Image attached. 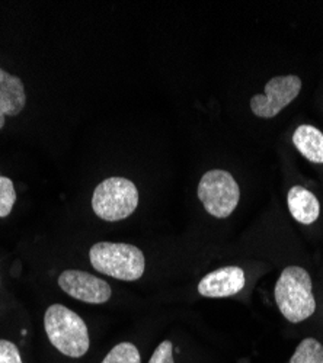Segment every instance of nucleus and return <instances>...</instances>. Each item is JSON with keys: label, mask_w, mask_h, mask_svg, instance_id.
I'll return each mask as SVG.
<instances>
[{"label": "nucleus", "mask_w": 323, "mask_h": 363, "mask_svg": "<svg viewBox=\"0 0 323 363\" xmlns=\"http://www.w3.org/2000/svg\"><path fill=\"white\" fill-rule=\"evenodd\" d=\"M274 296L278 310L292 324L310 318L316 311L312 278L300 266H288L281 272Z\"/></svg>", "instance_id": "obj_1"}, {"label": "nucleus", "mask_w": 323, "mask_h": 363, "mask_svg": "<svg viewBox=\"0 0 323 363\" xmlns=\"http://www.w3.org/2000/svg\"><path fill=\"white\" fill-rule=\"evenodd\" d=\"M44 328L51 345L65 356L82 357L89 350V331L83 318L62 304L47 308Z\"/></svg>", "instance_id": "obj_2"}, {"label": "nucleus", "mask_w": 323, "mask_h": 363, "mask_svg": "<svg viewBox=\"0 0 323 363\" xmlns=\"http://www.w3.org/2000/svg\"><path fill=\"white\" fill-rule=\"evenodd\" d=\"M91 264L101 274L119 281H138L146 269L143 252L126 243H109L101 241L89 250Z\"/></svg>", "instance_id": "obj_3"}, {"label": "nucleus", "mask_w": 323, "mask_h": 363, "mask_svg": "<svg viewBox=\"0 0 323 363\" xmlns=\"http://www.w3.org/2000/svg\"><path fill=\"white\" fill-rule=\"evenodd\" d=\"M138 206V191L130 179L109 177L97 186L92 195L94 213L104 221L128 218Z\"/></svg>", "instance_id": "obj_4"}, {"label": "nucleus", "mask_w": 323, "mask_h": 363, "mask_svg": "<svg viewBox=\"0 0 323 363\" xmlns=\"http://www.w3.org/2000/svg\"><path fill=\"white\" fill-rule=\"evenodd\" d=\"M197 194L204 209L220 220L230 217L241 199L238 182L229 172L220 169L209 170L201 177Z\"/></svg>", "instance_id": "obj_5"}, {"label": "nucleus", "mask_w": 323, "mask_h": 363, "mask_svg": "<svg viewBox=\"0 0 323 363\" xmlns=\"http://www.w3.org/2000/svg\"><path fill=\"white\" fill-rule=\"evenodd\" d=\"M302 90L300 77L277 76L265 84V95H255L251 99V109L259 118H274L295 101Z\"/></svg>", "instance_id": "obj_6"}, {"label": "nucleus", "mask_w": 323, "mask_h": 363, "mask_svg": "<svg viewBox=\"0 0 323 363\" xmlns=\"http://www.w3.org/2000/svg\"><path fill=\"white\" fill-rule=\"evenodd\" d=\"M58 286L69 296L86 304H105L112 295L108 282L83 270H65L58 277Z\"/></svg>", "instance_id": "obj_7"}, {"label": "nucleus", "mask_w": 323, "mask_h": 363, "mask_svg": "<svg viewBox=\"0 0 323 363\" xmlns=\"http://www.w3.org/2000/svg\"><path fill=\"white\" fill-rule=\"evenodd\" d=\"M246 284L245 270L239 266H224L210 272L198 284V294L205 298H229L239 294Z\"/></svg>", "instance_id": "obj_8"}, {"label": "nucleus", "mask_w": 323, "mask_h": 363, "mask_svg": "<svg viewBox=\"0 0 323 363\" xmlns=\"http://www.w3.org/2000/svg\"><path fill=\"white\" fill-rule=\"evenodd\" d=\"M25 105L26 95L22 80L0 69V130L5 127L6 116L19 115Z\"/></svg>", "instance_id": "obj_9"}, {"label": "nucleus", "mask_w": 323, "mask_h": 363, "mask_svg": "<svg viewBox=\"0 0 323 363\" xmlns=\"http://www.w3.org/2000/svg\"><path fill=\"white\" fill-rule=\"evenodd\" d=\"M290 214L297 223L310 225L320 216V203L317 198L303 186H292L287 195Z\"/></svg>", "instance_id": "obj_10"}, {"label": "nucleus", "mask_w": 323, "mask_h": 363, "mask_svg": "<svg viewBox=\"0 0 323 363\" xmlns=\"http://www.w3.org/2000/svg\"><path fill=\"white\" fill-rule=\"evenodd\" d=\"M292 144L309 162L323 164V133L313 125H300L292 134Z\"/></svg>", "instance_id": "obj_11"}, {"label": "nucleus", "mask_w": 323, "mask_h": 363, "mask_svg": "<svg viewBox=\"0 0 323 363\" xmlns=\"http://www.w3.org/2000/svg\"><path fill=\"white\" fill-rule=\"evenodd\" d=\"M288 363H323L322 343L313 337L302 340Z\"/></svg>", "instance_id": "obj_12"}, {"label": "nucleus", "mask_w": 323, "mask_h": 363, "mask_svg": "<svg viewBox=\"0 0 323 363\" xmlns=\"http://www.w3.org/2000/svg\"><path fill=\"white\" fill-rule=\"evenodd\" d=\"M101 363H141V357L136 345L124 342L112 347Z\"/></svg>", "instance_id": "obj_13"}, {"label": "nucleus", "mask_w": 323, "mask_h": 363, "mask_svg": "<svg viewBox=\"0 0 323 363\" xmlns=\"http://www.w3.org/2000/svg\"><path fill=\"white\" fill-rule=\"evenodd\" d=\"M16 202V191L9 177L0 174V218H6Z\"/></svg>", "instance_id": "obj_14"}, {"label": "nucleus", "mask_w": 323, "mask_h": 363, "mask_svg": "<svg viewBox=\"0 0 323 363\" xmlns=\"http://www.w3.org/2000/svg\"><path fill=\"white\" fill-rule=\"evenodd\" d=\"M0 363H22L18 347L8 340H0Z\"/></svg>", "instance_id": "obj_15"}, {"label": "nucleus", "mask_w": 323, "mask_h": 363, "mask_svg": "<svg viewBox=\"0 0 323 363\" xmlns=\"http://www.w3.org/2000/svg\"><path fill=\"white\" fill-rule=\"evenodd\" d=\"M149 363H175L172 342L169 340L162 342L153 352Z\"/></svg>", "instance_id": "obj_16"}]
</instances>
